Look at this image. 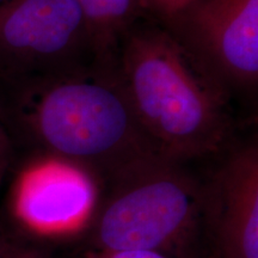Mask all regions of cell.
Returning <instances> with one entry per match:
<instances>
[{
	"label": "cell",
	"mask_w": 258,
	"mask_h": 258,
	"mask_svg": "<svg viewBox=\"0 0 258 258\" xmlns=\"http://www.w3.org/2000/svg\"><path fill=\"white\" fill-rule=\"evenodd\" d=\"M132 110L161 156L186 163L221 152L234 132L231 92L156 19L125 31L114 62Z\"/></svg>",
	"instance_id": "1"
},
{
	"label": "cell",
	"mask_w": 258,
	"mask_h": 258,
	"mask_svg": "<svg viewBox=\"0 0 258 258\" xmlns=\"http://www.w3.org/2000/svg\"><path fill=\"white\" fill-rule=\"evenodd\" d=\"M11 90L3 123L43 152L85 167L105 183L159 154L139 125L114 67L85 64Z\"/></svg>",
	"instance_id": "2"
},
{
	"label": "cell",
	"mask_w": 258,
	"mask_h": 258,
	"mask_svg": "<svg viewBox=\"0 0 258 258\" xmlns=\"http://www.w3.org/2000/svg\"><path fill=\"white\" fill-rule=\"evenodd\" d=\"M184 164L152 154L106 180L86 231L90 247L199 258L205 188Z\"/></svg>",
	"instance_id": "3"
},
{
	"label": "cell",
	"mask_w": 258,
	"mask_h": 258,
	"mask_svg": "<svg viewBox=\"0 0 258 258\" xmlns=\"http://www.w3.org/2000/svg\"><path fill=\"white\" fill-rule=\"evenodd\" d=\"M91 63V37L77 0L0 5V79L8 86Z\"/></svg>",
	"instance_id": "4"
},
{
	"label": "cell",
	"mask_w": 258,
	"mask_h": 258,
	"mask_svg": "<svg viewBox=\"0 0 258 258\" xmlns=\"http://www.w3.org/2000/svg\"><path fill=\"white\" fill-rule=\"evenodd\" d=\"M160 23L231 93L257 86L258 0H196Z\"/></svg>",
	"instance_id": "5"
},
{
	"label": "cell",
	"mask_w": 258,
	"mask_h": 258,
	"mask_svg": "<svg viewBox=\"0 0 258 258\" xmlns=\"http://www.w3.org/2000/svg\"><path fill=\"white\" fill-rule=\"evenodd\" d=\"M104 183L85 167L37 152L19 171L11 191L14 215L29 231L72 237L88 231Z\"/></svg>",
	"instance_id": "6"
},
{
	"label": "cell",
	"mask_w": 258,
	"mask_h": 258,
	"mask_svg": "<svg viewBox=\"0 0 258 258\" xmlns=\"http://www.w3.org/2000/svg\"><path fill=\"white\" fill-rule=\"evenodd\" d=\"M205 188L211 258H258V146L232 150Z\"/></svg>",
	"instance_id": "7"
},
{
	"label": "cell",
	"mask_w": 258,
	"mask_h": 258,
	"mask_svg": "<svg viewBox=\"0 0 258 258\" xmlns=\"http://www.w3.org/2000/svg\"><path fill=\"white\" fill-rule=\"evenodd\" d=\"M91 37L96 63L114 67L125 31L143 17L140 0H77Z\"/></svg>",
	"instance_id": "8"
},
{
	"label": "cell",
	"mask_w": 258,
	"mask_h": 258,
	"mask_svg": "<svg viewBox=\"0 0 258 258\" xmlns=\"http://www.w3.org/2000/svg\"><path fill=\"white\" fill-rule=\"evenodd\" d=\"M196 0H140L144 15L163 22Z\"/></svg>",
	"instance_id": "9"
},
{
	"label": "cell",
	"mask_w": 258,
	"mask_h": 258,
	"mask_svg": "<svg viewBox=\"0 0 258 258\" xmlns=\"http://www.w3.org/2000/svg\"><path fill=\"white\" fill-rule=\"evenodd\" d=\"M82 258H175L169 254L150 250H86Z\"/></svg>",
	"instance_id": "10"
},
{
	"label": "cell",
	"mask_w": 258,
	"mask_h": 258,
	"mask_svg": "<svg viewBox=\"0 0 258 258\" xmlns=\"http://www.w3.org/2000/svg\"><path fill=\"white\" fill-rule=\"evenodd\" d=\"M0 258H47V256L43 251L35 246L6 240L0 249Z\"/></svg>",
	"instance_id": "11"
},
{
	"label": "cell",
	"mask_w": 258,
	"mask_h": 258,
	"mask_svg": "<svg viewBox=\"0 0 258 258\" xmlns=\"http://www.w3.org/2000/svg\"><path fill=\"white\" fill-rule=\"evenodd\" d=\"M12 154V141L5 124L0 118V186L4 180L6 170H8L10 159Z\"/></svg>",
	"instance_id": "12"
},
{
	"label": "cell",
	"mask_w": 258,
	"mask_h": 258,
	"mask_svg": "<svg viewBox=\"0 0 258 258\" xmlns=\"http://www.w3.org/2000/svg\"><path fill=\"white\" fill-rule=\"evenodd\" d=\"M8 240L6 239V238L4 237V234H3V230H2V227H0V249H2L3 247V245L5 244V241Z\"/></svg>",
	"instance_id": "13"
},
{
	"label": "cell",
	"mask_w": 258,
	"mask_h": 258,
	"mask_svg": "<svg viewBox=\"0 0 258 258\" xmlns=\"http://www.w3.org/2000/svg\"><path fill=\"white\" fill-rule=\"evenodd\" d=\"M4 2H6V0H0V5H2Z\"/></svg>",
	"instance_id": "14"
}]
</instances>
